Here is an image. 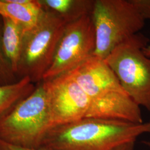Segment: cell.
<instances>
[{
	"label": "cell",
	"mask_w": 150,
	"mask_h": 150,
	"mask_svg": "<svg viewBox=\"0 0 150 150\" xmlns=\"http://www.w3.org/2000/svg\"><path fill=\"white\" fill-rule=\"evenodd\" d=\"M150 133V121L85 118L48 129L39 149L44 150H115Z\"/></svg>",
	"instance_id": "cell-1"
},
{
	"label": "cell",
	"mask_w": 150,
	"mask_h": 150,
	"mask_svg": "<svg viewBox=\"0 0 150 150\" xmlns=\"http://www.w3.org/2000/svg\"><path fill=\"white\" fill-rule=\"evenodd\" d=\"M69 72L88 98L86 118L144 123L140 107L124 90L104 59L93 56Z\"/></svg>",
	"instance_id": "cell-2"
},
{
	"label": "cell",
	"mask_w": 150,
	"mask_h": 150,
	"mask_svg": "<svg viewBox=\"0 0 150 150\" xmlns=\"http://www.w3.org/2000/svg\"><path fill=\"white\" fill-rule=\"evenodd\" d=\"M50 115L43 81L32 93L0 120V139L29 149L40 148L49 129Z\"/></svg>",
	"instance_id": "cell-3"
},
{
	"label": "cell",
	"mask_w": 150,
	"mask_h": 150,
	"mask_svg": "<svg viewBox=\"0 0 150 150\" xmlns=\"http://www.w3.org/2000/svg\"><path fill=\"white\" fill-rule=\"evenodd\" d=\"M149 41L139 32L119 44L104 60L132 100L150 112V59L143 52Z\"/></svg>",
	"instance_id": "cell-4"
},
{
	"label": "cell",
	"mask_w": 150,
	"mask_h": 150,
	"mask_svg": "<svg viewBox=\"0 0 150 150\" xmlns=\"http://www.w3.org/2000/svg\"><path fill=\"white\" fill-rule=\"evenodd\" d=\"M91 16L96 38L94 56L102 59L119 44L139 33L146 21L131 0H95Z\"/></svg>",
	"instance_id": "cell-5"
},
{
	"label": "cell",
	"mask_w": 150,
	"mask_h": 150,
	"mask_svg": "<svg viewBox=\"0 0 150 150\" xmlns=\"http://www.w3.org/2000/svg\"><path fill=\"white\" fill-rule=\"evenodd\" d=\"M45 10L38 24L25 33L16 75L37 84L49 69L66 23L52 11Z\"/></svg>",
	"instance_id": "cell-6"
},
{
	"label": "cell",
	"mask_w": 150,
	"mask_h": 150,
	"mask_svg": "<svg viewBox=\"0 0 150 150\" xmlns=\"http://www.w3.org/2000/svg\"><path fill=\"white\" fill-rule=\"evenodd\" d=\"M96 47L95 28L91 15L67 23L57 44L52 62L42 81L74 70L94 56Z\"/></svg>",
	"instance_id": "cell-7"
},
{
	"label": "cell",
	"mask_w": 150,
	"mask_h": 150,
	"mask_svg": "<svg viewBox=\"0 0 150 150\" xmlns=\"http://www.w3.org/2000/svg\"><path fill=\"white\" fill-rule=\"evenodd\" d=\"M43 82L48 102L49 129L87 117L88 98L69 72Z\"/></svg>",
	"instance_id": "cell-8"
},
{
	"label": "cell",
	"mask_w": 150,
	"mask_h": 150,
	"mask_svg": "<svg viewBox=\"0 0 150 150\" xmlns=\"http://www.w3.org/2000/svg\"><path fill=\"white\" fill-rule=\"evenodd\" d=\"M44 11L40 0H0V16L15 22L25 32L38 24Z\"/></svg>",
	"instance_id": "cell-9"
},
{
	"label": "cell",
	"mask_w": 150,
	"mask_h": 150,
	"mask_svg": "<svg viewBox=\"0 0 150 150\" xmlns=\"http://www.w3.org/2000/svg\"><path fill=\"white\" fill-rule=\"evenodd\" d=\"M43 8L52 11L66 23L92 15L95 0H40Z\"/></svg>",
	"instance_id": "cell-10"
},
{
	"label": "cell",
	"mask_w": 150,
	"mask_h": 150,
	"mask_svg": "<svg viewBox=\"0 0 150 150\" xmlns=\"http://www.w3.org/2000/svg\"><path fill=\"white\" fill-rule=\"evenodd\" d=\"M1 18L4 51L16 75L21 54L25 31L19 25L11 20L5 17H1Z\"/></svg>",
	"instance_id": "cell-11"
},
{
	"label": "cell",
	"mask_w": 150,
	"mask_h": 150,
	"mask_svg": "<svg viewBox=\"0 0 150 150\" xmlns=\"http://www.w3.org/2000/svg\"><path fill=\"white\" fill-rule=\"evenodd\" d=\"M35 88L36 85L27 77L13 83L0 85V120L30 96Z\"/></svg>",
	"instance_id": "cell-12"
},
{
	"label": "cell",
	"mask_w": 150,
	"mask_h": 150,
	"mask_svg": "<svg viewBox=\"0 0 150 150\" xmlns=\"http://www.w3.org/2000/svg\"><path fill=\"white\" fill-rule=\"evenodd\" d=\"M2 20L0 16V85L15 83L19 80L7 59L2 46Z\"/></svg>",
	"instance_id": "cell-13"
},
{
	"label": "cell",
	"mask_w": 150,
	"mask_h": 150,
	"mask_svg": "<svg viewBox=\"0 0 150 150\" xmlns=\"http://www.w3.org/2000/svg\"><path fill=\"white\" fill-rule=\"evenodd\" d=\"M145 20H150V0H131Z\"/></svg>",
	"instance_id": "cell-14"
},
{
	"label": "cell",
	"mask_w": 150,
	"mask_h": 150,
	"mask_svg": "<svg viewBox=\"0 0 150 150\" xmlns=\"http://www.w3.org/2000/svg\"><path fill=\"white\" fill-rule=\"evenodd\" d=\"M0 150H44L42 149H29L12 145L0 139Z\"/></svg>",
	"instance_id": "cell-15"
},
{
	"label": "cell",
	"mask_w": 150,
	"mask_h": 150,
	"mask_svg": "<svg viewBox=\"0 0 150 150\" xmlns=\"http://www.w3.org/2000/svg\"><path fill=\"white\" fill-rule=\"evenodd\" d=\"M134 142L121 146L115 150H134Z\"/></svg>",
	"instance_id": "cell-16"
},
{
	"label": "cell",
	"mask_w": 150,
	"mask_h": 150,
	"mask_svg": "<svg viewBox=\"0 0 150 150\" xmlns=\"http://www.w3.org/2000/svg\"><path fill=\"white\" fill-rule=\"evenodd\" d=\"M143 52L147 57L150 59V44H148L143 48Z\"/></svg>",
	"instance_id": "cell-17"
}]
</instances>
